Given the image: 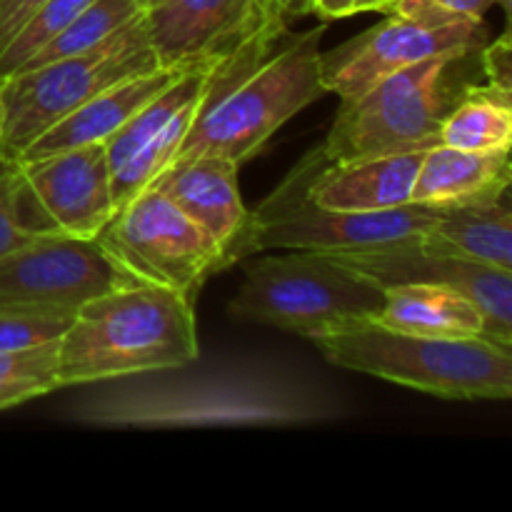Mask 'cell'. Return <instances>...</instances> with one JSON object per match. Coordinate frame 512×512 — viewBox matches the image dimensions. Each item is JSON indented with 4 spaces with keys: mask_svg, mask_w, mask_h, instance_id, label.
<instances>
[{
    "mask_svg": "<svg viewBox=\"0 0 512 512\" xmlns=\"http://www.w3.org/2000/svg\"><path fill=\"white\" fill-rule=\"evenodd\" d=\"M200 355L193 295L125 285L80 305L58 340L63 388L168 373Z\"/></svg>",
    "mask_w": 512,
    "mask_h": 512,
    "instance_id": "obj_1",
    "label": "cell"
},
{
    "mask_svg": "<svg viewBox=\"0 0 512 512\" xmlns=\"http://www.w3.org/2000/svg\"><path fill=\"white\" fill-rule=\"evenodd\" d=\"M328 363L445 400H508L512 350L485 338L400 333L375 320L313 340Z\"/></svg>",
    "mask_w": 512,
    "mask_h": 512,
    "instance_id": "obj_2",
    "label": "cell"
},
{
    "mask_svg": "<svg viewBox=\"0 0 512 512\" xmlns=\"http://www.w3.org/2000/svg\"><path fill=\"white\" fill-rule=\"evenodd\" d=\"M480 50L435 55L375 80L350 100H340L330 133L320 143L330 163L373 155L428 150L438 145L440 123L470 83L483 80L473 65Z\"/></svg>",
    "mask_w": 512,
    "mask_h": 512,
    "instance_id": "obj_3",
    "label": "cell"
},
{
    "mask_svg": "<svg viewBox=\"0 0 512 512\" xmlns=\"http://www.w3.org/2000/svg\"><path fill=\"white\" fill-rule=\"evenodd\" d=\"M323 33L325 23L295 35L225 90L205 108L175 160L193 155H215L235 165L253 160L290 118L325 95Z\"/></svg>",
    "mask_w": 512,
    "mask_h": 512,
    "instance_id": "obj_4",
    "label": "cell"
},
{
    "mask_svg": "<svg viewBox=\"0 0 512 512\" xmlns=\"http://www.w3.org/2000/svg\"><path fill=\"white\" fill-rule=\"evenodd\" d=\"M385 288L338 258L288 250L248 263L228 313L303 338H323L348 325L378 318Z\"/></svg>",
    "mask_w": 512,
    "mask_h": 512,
    "instance_id": "obj_5",
    "label": "cell"
},
{
    "mask_svg": "<svg viewBox=\"0 0 512 512\" xmlns=\"http://www.w3.org/2000/svg\"><path fill=\"white\" fill-rule=\"evenodd\" d=\"M158 68L143 13L105 43L0 78V160L20 153L108 85Z\"/></svg>",
    "mask_w": 512,
    "mask_h": 512,
    "instance_id": "obj_6",
    "label": "cell"
},
{
    "mask_svg": "<svg viewBox=\"0 0 512 512\" xmlns=\"http://www.w3.org/2000/svg\"><path fill=\"white\" fill-rule=\"evenodd\" d=\"M323 150H310L288 178L250 210V253L265 250H313L325 255L373 253L390 245L418 240L433 228L438 208L408 203L373 213H343L310 203L308 185Z\"/></svg>",
    "mask_w": 512,
    "mask_h": 512,
    "instance_id": "obj_7",
    "label": "cell"
},
{
    "mask_svg": "<svg viewBox=\"0 0 512 512\" xmlns=\"http://www.w3.org/2000/svg\"><path fill=\"white\" fill-rule=\"evenodd\" d=\"M278 43H255L215 63L190 65L105 140L115 208L148 188L173 163L205 108L263 63Z\"/></svg>",
    "mask_w": 512,
    "mask_h": 512,
    "instance_id": "obj_8",
    "label": "cell"
},
{
    "mask_svg": "<svg viewBox=\"0 0 512 512\" xmlns=\"http://www.w3.org/2000/svg\"><path fill=\"white\" fill-rule=\"evenodd\" d=\"M95 240L135 283L193 298L210 275L225 270L208 233L155 188L120 205Z\"/></svg>",
    "mask_w": 512,
    "mask_h": 512,
    "instance_id": "obj_9",
    "label": "cell"
},
{
    "mask_svg": "<svg viewBox=\"0 0 512 512\" xmlns=\"http://www.w3.org/2000/svg\"><path fill=\"white\" fill-rule=\"evenodd\" d=\"M488 40L483 18L453 13L443 5L415 13H388L365 33L320 53V75L325 93L350 100L385 75L435 55L480 50Z\"/></svg>",
    "mask_w": 512,
    "mask_h": 512,
    "instance_id": "obj_10",
    "label": "cell"
},
{
    "mask_svg": "<svg viewBox=\"0 0 512 512\" xmlns=\"http://www.w3.org/2000/svg\"><path fill=\"white\" fill-rule=\"evenodd\" d=\"M328 415L310 395L295 393L278 383L230 380L228 385L210 383L175 388L165 395H125L108 398L78 410L75 418L98 425H203V423H253L295 425Z\"/></svg>",
    "mask_w": 512,
    "mask_h": 512,
    "instance_id": "obj_11",
    "label": "cell"
},
{
    "mask_svg": "<svg viewBox=\"0 0 512 512\" xmlns=\"http://www.w3.org/2000/svg\"><path fill=\"white\" fill-rule=\"evenodd\" d=\"M143 20L163 68L215 63L288 30L275 0H150Z\"/></svg>",
    "mask_w": 512,
    "mask_h": 512,
    "instance_id": "obj_12",
    "label": "cell"
},
{
    "mask_svg": "<svg viewBox=\"0 0 512 512\" xmlns=\"http://www.w3.org/2000/svg\"><path fill=\"white\" fill-rule=\"evenodd\" d=\"M13 163L20 208L33 233L95 240L118 210L103 143Z\"/></svg>",
    "mask_w": 512,
    "mask_h": 512,
    "instance_id": "obj_13",
    "label": "cell"
},
{
    "mask_svg": "<svg viewBox=\"0 0 512 512\" xmlns=\"http://www.w3.org/2000/svg\"><path fill=\"white\" fill-rule=\"evenodd\" d=\"M138 285L98 240L40 235L0 260V303L78 310L110 290Z\"/></svg>",
    "mask_w": 512,
    "mask_h": 512,
    "instance_id": "obj_14",
    "label": "cell"
},
{
    "mask_svg": "<svg viewBox=\"0 0 512 512\" xmlns=\"http://www.w3.org/2000/svg\"><path fill=\"white\" fill-rule=\"evenodd\" d=\"M380 288L403 283H443L468 295L483 313V338L512 350V273L443 253L423 238L373 253L333 255Z\"/></svg>",
    "mask_w": 512,
    "mask_h": 512,
    "instance_id": "obj_15",
    "label": "cell"
},
{
    "mask_svg": "<svg viewBox=\"0 0 512 512\" xmlns=\"http://www.w3.org/2000/svg\"><path fill=\"white\" fill-rule=\"evenodd\" d=\"M233 160L215 155H193L175 160L148 188H155L173 200L190 220L208 233L218 245L225 268L250 255V210L245 208Z\"/></svg>",
    "mask_w": 512,
    "mask_h": 512,
    "instance_id": "obj_16",
    "label": "cell"
},
{
    "mask_svg": "<svg viewBox=\"0 0 512 512\" xmlns=\"http://www.w3.org/2000/svg\"><path fill=\"white\" fill-rule=\"evenodd\" d=\"M423 153L425 150H408L343 163H330L323 155L308 185L310 203L343 213H373L413 203V185Z\"/></svg>",
    "mask_w": 512,
    "mask_h": 512,
    "instance_id": "obj_17",
    "label": "cell"
},
{
    "mask_svg": "<svg viewBox=\"0 0 512 512\" xmlns=\"http://www.w3.org/2000/svg\"><path fill=\"white\" fill-rule=\"evenodd\" d=\"M190 65H180V68H158L145 70V73L130 75V78L118 80V83L108 85L93 98L85 100L83 105L65 115L63 120L45 130L38 140L28 145L20 153L18 160H33L45 158V155L63 153V150L80 148V145L90 143H105L110 135L118 133L148 100L163 93L180 73Z\"/></svg>",
    "mask_w": 512,
    "mask_h": 512,
    "instance_id": "obj_18",
    "label": "cell"
},
{
    "mask_svg": "<svg viewBox=\"0 0 512 512\" xmlns=\"http://www.w3.org/2000/svg\"><path fill=\"white\" fill-rule=\"evenodd\" d=\"M510 183V150L473 153L448 145H430L420 160L413 203L438 210L493 203L510 193Z\"/></svg>",
    "mask_w": 512,
    "mask_h": 512,
    "instance_id": "obj_19",
    "label": "cell"
},
{
    "mask_svg": "<svg viewBox=\"0 0 512 512\" xmlns=\"http://www.w3.org/2000/svg\"><path fill=\"white\" fill-rule=\"evenodd\" d=\"M375 323L435 338H483V313L453 285L403 283L385 288Z\"/></svg>",
    "mask_w": 512,
    "mask_h": 512,
    "instance_id": "obj_20",
    "label": "cell"
},
{
    "mask_svg": "<svg viewBox=\"0 0 512 512\" xmlns=\"http://www.w3.org/2000/svg\"><path fill=\"white\" fill-rule=\"evenodd\" d=\"M423 240L443 253L512 273L510 193L493 203L440 210Z\"/></svg>",
    "mask_w": 512,
    "mask_h": 512,
    "instance_id": "obj_21",
    "label": "cell"
},
{
    "mask_svg": "<svg viewBox=\"0 0 512 512\" xmlns=\"http://www.w3.org/2000/svg\"><path fill=\"white\" fill-rule=\"evenodd\" d=\"M438 145L473 153L512 148V90L475 80L440 123Z\"/></svg>",
    "mask_w": 512,
    "mask_h": 512,
    "instance_id": "obj_22",
    "label": "cell"
},
{
    "mask_svg": "<svg viewBox=\"0 0 512 512\" xmlns=\"http://www.w3.org/2000/svg\"><path fill=\"white\" fill-rule=\"evenodd\" d=\"M140 13H143V5L138 0H93L23 68H33V65L50 63V60L85 53V50L105 43L110 35L118 33L123 25L138 18Z\"/></svg>",
    "mask_w": 512,
    "mask_h": 512,
    "instance_id": "obj_23",
    "label": "cell"
},
{
    "mask_svg": "<svg viewBox=\"0 0 512 512\" xmlns=\"http://www.w3.org/2000/svg\"><path fill=\"white\" fill-rule=\"evenodd\" d=\"M63 390L58 375V340L25 350H0V410Z\"/></svg>",
    "mask_w": 512,
    "mask_h": 512,
    "instance_id": "obj_24",
    "label": "cell"
},
{
    "mask_svg": "<svg viewBox=\"0 0 512 512\" xmlns=\"http://www.w3.org/2000/svg\"><path fill=\"white\" fill-rule=\"evenodd\" d=\"M93 0H45L0 53V78L28 65Z\"/></svg>",
    "mask_w": 512,
    "mask_h": 512,
    "instance_id": "obj_25",
    "label": "cell"
},
{
    "mask_svg": "<svg viewBox=\"0 0 512 512\" xmlns=\"http://www.w3.org/2000/svg\"><path fill=\"white\" fill-rule=\"evenodd\" d=\"M73 310L28 303H0V350L55 343L73 323Z\"/></svg>",
    "mask_w": 512,
    "mask_h": 512,
    "instance_id": "obj_26",
    "label": "cell"
},
{
    "mask_svg": "<svg viewBox=\"0 0 512 512\" xmlns=\"http://www.w3.org/2000/svg\"><path fill=\"white\" fill-rule=\"evenodd\" d=\"M40 238L25 225L20 208V178L13 160H0V260Z\"/></svg>",
    "mask_w": 512,
    "mask_h": 512,
    "instance_id": "obj_27",
    "label": "cell"
},
{
    "mask_svg": "<svg viewBox=\"0 0 512 512\" xmlns=\"http://www.w3.org/2000/svg\"><path fill=\"white\" fill-rule=\"evenodd\" d=\"M512 48H510V30H505L498 40L485 43L480 48V73L488 83L500 85V88L512 90Z\"/></svg>",
    "mask_w": 512,
    "mask_h": 512,
    "instance_id": "obj_28",
    "label": "cell"
},
{
    "mask_svg": "<svg viewBox=\"0 0 512 512\" xmlns=\"http://www.w3.org/2000/svg\"><path fill=\"white\" fill-rule=\"evenodd\" d=\"M45 0H0V53Z\"/></svg>",
    "mask_w": 512,
    "mask_h": 512,
    "instance_id": "obj_29",
    "label": "cell"
},
{
    "mask_svg": "<svg viewBox=\"0 0 512 512\" xmlns=\"http://www.w3.org/2000/svg\"><path fill=\"white\" fill-rule=\"evenodd\" d=\"M360 0H313L310 5V13L318 15L323 23H330V20L348 18V15L358 13Z\"/></svg>",
    "mask_w": 512,
    "mask_h": 512,
    "instance_id": "obj_30",
    "label": "cell"
},
{
    "mask_svg": "<svg viewBox=\"0 0 512 512\" xmlns=\"http://www.w3.org/2000/svg\"><path fill=\"white\" fill-rule=\"evenodd\" d=\"M495 3H500V0H438V5H443L445 10L470 15V18H483L485 10Z\"/></svg>",
    "mask_w": 512,
    "mask_h": 512,
    "instance_id": "obj_31",
    "label": "cell"
},
{
    "mask_svg": "<svg viewBox=\"0 0 512 512\" xmlns=\"http://www.w3.org/2000/svg\"><path fill=\"white\" fill-rule=\"evenodd\" d=\"M278 8L283 10L285 18H303V15H310V5L313 0H275Z\"/></svg>",
    "mask_w": 512,
    "mask_h": 512,
    "instance_id": "obj_32",
    "label": "cell"
},
{
    "mask_svg": "<svg viewBox=\"0 0 512 512\" xmlns=\"http://www.w3.org/2000/svg\"><path fill=\"white\" fill-rule=\"evenodd\" d=\"M430 5H438V0H393L388 13H415V10L430 8Z\"/></svg>",
    "mask_w": 512,
    "mask_h": 512,
    "instance_id": "obj_33",
    "label": "cell"
},
{
    "mask_svg": "<svg viewBox=\"0 0 512 512\" xmlns=\"http://www.w3.org/2000/svg\"><path fill=\"white\" fill-rule=\"evenodd\" d=\"M393 0H360L358 13H388Z\"/></svg>",
    "mask_w": 512,
    "mask_h": 512,
    "instance_id": "obj_34",
    "label": "cell"
},
{
    "mask_svg": "<svg viewBox=\"0 0 512 512\" xmlns=\"http://www.w3.org/2000/svg\"><path fill=\"white\" fill-rule=\"evenodd\" d=\"M138 3H140V5H143V8H145V5H148V3H150V0H138Z\"/></svg>",
    "mask_w": 512,
    "mask_h": 512,
    "instance_id": "obj_35",
    "label": "cell"
},
{
    "mask_svg": "<svg viewBox=\"0 0 512 512\" xmlns=\"http://www.w3.org/2000/svg\"><path fill=\"white\" fill-rule=\"evenodd\" d=\"M500 3H503V5H505V8H508V5H510V0H500Z\"/></svg>",
    "mask_w": 512,
    "mask_h": 512,
    "instance_id": "obj_36",
    "label": "cell"
}]
</instances>
